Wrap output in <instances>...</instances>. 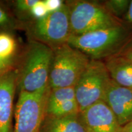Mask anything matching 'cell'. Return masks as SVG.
Instances as JSON below:
<instances>
[{
  "label": "cell",
  "mask_w": 132,
  "mask_h": 132,
  "mask_svg": "<svg viewBox=\"0 0 132 132\" xmlns=\"http://www.w3.org/2000/svg\"><path fill=\"white\" fill-rule=\"evenodd\" d=\"M45 3L48 12H53L59 9L64 4L62 1L59 0H45Z\"/></svg>",
  "instance_id": "18"
},
{
  "label": "cell",
  "mask_w": 132,
  "mask_h": 132,
  "mask_svg": "<svg viewBox=\"0 0 132 132\" xmlns=\"http://www.w3.org/2000/svg\"><path fill=\"white\" fill-rule=\"evenodd\" d=\"M12 62H13L6 61L0 59V74L7 70L8 69H11V65H12Z\"/></svg>",
  "instance_id": "22"
},
{
  "label": "cell",
  "mask_w": 132,
  "mask_h": 132,
  "mask_svg": "<svg viewBox=\"0 0 132 132\" xmlns=\"http://www.w3.org/2000/svg\"><path fill=\"white\" fill-rule=\"evenodd\" d=\"M111 80L103 61L91 59L75 86L80 112L103 100Z\"/></svg>",
  "instance_id": "6"
},
{
  "label": "cell",
  "mask_w": 132,
  "mask_h": 132,
  "mask_svg": "<svg viewBox=\"0 0 132 132\" xmlns=\"http://www.w3.org/2000/svg\"><path fill=\"white\" fill-rule=\"evenodd\" d=\"M73 100H77L75 87H59L53 89H50L47 108Z\"/></svg>",
  "instance_id": "13"
},
{
  "label": "cell",
  "mask_w": 132,
  "mask_h": 132,
  "mask_svg": "<svg viewBox=\"0 0 132 132\" xmlns=\"http://www.w3.org/2000/svg\"><path fill=\"white\" fill-rule=\"evenodd\" d=\"M103 101L110 107L121 126L132 121V89L121 86L111 80Z\"/></svg>",
  "instance_id": "9"
},
{
  "label": "cell",
  "mask_w": 132,
  "mask_h": 132,
  "mask_svg": "<svg viewBox=\"0 0 132 132\" xmlns=\"http://www.w3.org/2000/svg\"><path fill=\"white\" fill-rule=\"evenodd\" d=\"M103 61L111 80L121 86L132 89V62L119 54Z\"/></svg>",
  "instance_id": "11"
},
{
  "label": "cell",
  "mask_w": 132,
  "mask_h": 132,
  "mask_svg": "<svg viewBox=\"0 0 132 132\" xmlns=\"http://www.w3.org/2000/svg\"><path fill=\"white\" fill-rule=\"evenodd\" d=\"M50 87L36 92H20L13 132H40Z\"/></svg>",
  "instance_id": "7"
},
{
  "label": "cell",
  "mask_w": 132,
  "mask_h": 132,
  "mask_svg": "<svg viewBox=\"0 0 132 132\" xmlns=\"http://www.w3.org/2000/svg\"><path fill=\"white\" fill-rule=\"evenodd\" d=\"M122 21L128 28L132 29V0L130 1L129 8L126 15L123 18Z\"/></svg>",
  "instance_id": "21"
},
{
  "label": "cell",
  "mask_w": 132,
  "mask_h": 132,
  "mask_svg": "<svg viewBox=\"0 0 132 132\" xmlns=\"http://www.w3.org/2000/svg\"><path fill=\"white\" fill-rule=\"evenodd\" d=\"M52 49L49 87L51 89L75 87L91 59L68 43Z\"/></svg>",
  "instance_id": "3"
},
{
  "label": "cell",
  "mask_w": 132,
  "mask_h": 132,
  "mask_svg": "<svg viewBox=\"0 0 132 132\" xmlns=\"http://www.w3.org/2000/svg\"><path fill=\"white\" fill-rule=\"evenodd\" d=\"M28 32L32 40L42 43L52 48L68 42L71 35L68 4L64 3L59 9L32 20Z\"/></svg>",
  "instance_id": "5"
},
{
  "label": "cell",
  "mask_w": 132,
  "mask_h": 132,
  "mask_svg": "<svg viewBox=\"0 0 132 132\" xmlns=\"http://www.w3.org/2000/svg\"><path fill=\"white\" fill-rule=\"evenodd\" d=\"M119 54H121L129 59L130 61L132 62V39L130 40V42L127 44V45L124 47Z\"/></svg>",
  "instance_id": "20"
},
{
  "label": "cell",
  "mask_w": 132,
  "mask_h": 132,
  "mask_svg": "<svg viewBox=\"0 0 132 132\" xmlns=\"http://www.w3.org/2000/svg\"><path fill=\"white\" fill-rule=\"evenodd\" d=\"M67 4L70 9L71 35H81L124 24L109 12L102 3L81 0Z\"/></svg>",
  "instance_id": "4"
},
{
  "label": "cell",
  "mask_w": 132,
  "mask_h": 132,
  "mask_svg": "<svg viewBox=\"0 0 132 132\" xmlns=\"http://www.w3.org/2000/svg\"><path fill=\"white\" fill-rule=\"evenodd\" d=\"M130 1L131 0H108L102 3L112 15L122 20L129 8Z\"/></svg>",
  "instance_id": "15"
},
{
  "label": "cell",
  "mask_w": 132,
  "mask_h": 132,
  "mask_svg": "<svg viewBox=\"0 0 132 132\" xmlns=\"http://www.w3.org/2000/svg\"><path fill=\"white\" fill-rule=\"evenodd\" d=\"M39 0H18L15 1L16 9L21 12H28L29 14L33 6Z\"/></svg>",
  "instance_id": "17"
},
{
  "label": "cell",
  "mask_w": 132,
  "mask_h": 132,
  "mask_svg": "<svg viewBox=\"0 0 132 132\" xmlns=\"http://www.w3.org/2000/svg\"><path fill=\"white\" fill-rule=\"evenodd\" d=\"M48 11L46 6L45 1H38V2L33 6L29 14L33 19V20H37L45 16Z\"/></svg>",
  "instance_id": "16"
},
{
  "label": "cell",
  "mask_w": 132,
  "mask_h": 132,
  "mask_svg": "<svg viewBox=\"0 0 132 132\" xmlns=\"http://www.w3.org/2000/svg\"><path fill=\"white\" fill-rule=\"evenodd\" d=\"M16 48V42L11 34L0 33V59L13 62Z\"/></svg>",
  "instance_id": "14"
},
{
  "label": "cell",
  "mask_w": 132,
  "mask_h": 132,
  "mask_svg": "<svg viewBox=\"0 0 132 132\" xmlns=\"http://www.w3.org/2000/svg\"><path fill=\"white\" fill-rule=\"evenodd\" d=\"M10 23L11 19L7 12L0 6V26H7Z\"/></svg>",
  "instance_id": "19"
},
{
  "label": "cell",
  "mask_w": 132,
  "mask_h": 132,
  "mask_svg": "<svg viewBox=\"0 0 132 132\" xmlns=\"http://www.w3.org/2000/svg\"><path fill=\"white\" fill-rule=\"evenodd\" d=\"M53 50L49 46L31 40L21 57L17 72L20 92H36L49 87Z\"/></svg>",
  "instance_id": "1"
},
{
  "label": "cell",
  "mask_w": 132,
  "mask_h": 132,
  "mask_svg": "<svg viewBox=\"0 0 132 132\" xmlns=\"http://www.w3.org/2000/svg\"><path fill=\"white\" fill-rule=\"evenodd\" d=\"M87 132H123L113 111L102 100L80 112Z\"/></svg>",
  "instance_id": "8"
},
{
  "label": "cell",
  "mask_w": 132,
  "mask_h": 132,
  "mask_svg": "<svg viewBox=\"0 0 132 132\" xmlns=\"http://www.w3.org/2000/svg\"><path fill=\"white\" fill-rule=\"evenodd\" d=\"M80 113L61 117L45 114L40 132H87Z\"/></svg>",
  "instance_id": "12"
},
{
  "label": "cell",
  "mask_w": 132,
  "mask_h": 132,
  "mask_svg": "<svg viewBox=\"0 0 132 132\" xmlns=\"http://www.w3.org/2000/svg\"><path fill=\"white\" fill-rule=\"evenodd\" d=\"M132 39V29L125 23L81 35H70L68 44L90 59L104 61L119 54Z\"/></svg>",
  "instance_id": "2"
},
{
  "label": "cell",
  "mask_w": 132,
  "mask_h": 132,
  "mask_svg": "<svg viewBox=\"0 0 132 132\" xmlns=\"http://www.w3.org/2000/svg\"><path fill=\"white\" fill-rule=\"evenodd\" d=\"M17 87L16 69H8L0 74V132H11L13 103Z\"/></svg>",
  "instance_id": "10"
},
{
  "label": "cell",
  "mask_w": 132,
  "mask_h": 132,
  "mask_svg": "<svg viewBox=\"0 0 132 132\" xmlns=\"http://www.w3.org/2000/svg\"><path fill=\"white\" fill-rule=\"evenodd\" d=\"M123 132H132V121L123 127Z\"/></svg>",
  "instance_id": "23"
}]
</instances>
